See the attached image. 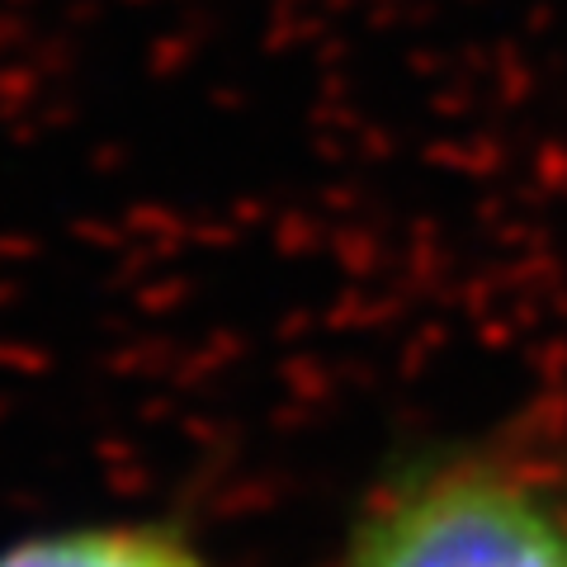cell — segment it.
Masks as SVG:
<instances>
[{
  "instance_id": "7a4b0ae2",
  "label": "cell",
  "mask_w": 567,
  "mask_h": 567,
  "mask_svg": "<svg viewBox=\"0 0 567 567\" xmlns=\"http://www.w3.org/2000/svg\"><path fill=\"white\" fill-rule=\"evenodd\" d=\"M0 567H213L189 535L152 520L62 525L0 548Z\"/></svg>"
},
{
  "instance_id": "6da1fadb",
  "label": "cell",
  "mask_w": 567,
  "mask_h": 567,
  "mask_svg": "<svg viewBox=\"0 0 567 567\" xmlns=\"http://www.w3.org/2000/svg\"><path fill=\"white\" fill-rule=\"evenodd\" d=\"M331 567H567V487L506 454H445L388 483Z\"/></svg>"
}]
</instances>
